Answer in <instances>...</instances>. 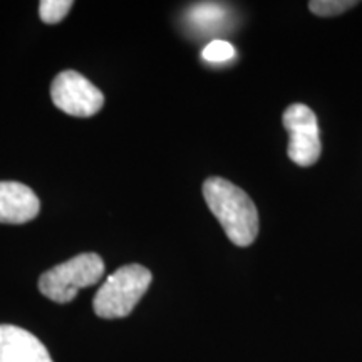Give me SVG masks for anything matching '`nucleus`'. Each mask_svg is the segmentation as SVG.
Returning <instances> with one entry per match:
<instances>
[{
  "label": "nucleus",
  "mask_w": 362,
  "mask_h": 362,
  "mask_svg": "<svg viewBox=\"0 0 362 362\" xmlns=\"http://www.w3.org/2000/svg\"><path fill=\"white\" fill-rule=\"evenodd\" d=\"M203 197L232 243L248 247L255 242L259 235V211L242 188L228 180L214 176L203 185Z\"/></svg>",
  "instance_id": "1"
},
{
  "label": "nucleus",
  "mask_w": 362,
  "mask_h": 362,
  "mask_svg": "<svg viewBox=\"0 0 362 362\" xmlns=\"http://www.w3.org/2000/svg\"><path fill=\"white\" fill-rule=\"evenodd\" d=\"M228 11L218 4H198L188 12L189 24L198 30H214L225 24Z\"/></svg>",
  "instance_id": "8"
},
{
  "label": "nucleus",
  "mask_w": 362,
  "mask_h": 362,
  "mask_svg": "<svg viewBox=\"0 0 362 362\" xmlns=\"http://www.w3.org/2000/svg\"><path fill=\"white\" fill-rule=\"evenodd\" d=\"M153 275L146 267L131 264L111 274L93 300L94 312L101 319H123L129 315L146 293Z\"/></svg>",
  "instance_id": "2"
},
{
  "label": "nucleus",
  "mask_w": 362,
  "mask_h": 362,
  "mask_svg": "<svg viewBox=\"0 0 362 362\" xmlns=\"http://www.w3.org/2000/svg\"><path fill=\"white\" fill-rule=\"evenodd\" d=\"M354 6H357L356 0H312L309 2L310 11L320 17L337 16V13L349 11Z\"/></svg>",
  "instance_id": "11"
},
{
  "label": "nucleus",
  "mask_w": 362,
  "mask_h": 362,
  "mask_svg": "<svg viewBox=\"0 0 362 362\" xmlns=\"http://www.w3.org/2000/svg\"><path fill=\"white\" fill-rule=\"evenodd\" d=\"M284 126L288 131V158L304 168L314 165L322 151L315 112L305 104H292L284 112Z\"/></svg>",
  "instance_id": "4"
},
{
  "label": "nucleus",
  "mask_w": 362,
  "mask_h": 362,
  "mask_svg": "<svg viewBox=\"0 0 362 362\" xmlns=\"http://www.w3.org/2000/svg\"><path fill=\"white\" fill-rule=\"evenodd\" d=\"M0 362H54L49 351L29 330L0 325Z\"/></svg>",
  "instance_id": "6"
},
{
  "label": "nucleus",
  "mask_w": 362,
  "mask_h": 362,
  "mask_svg": "<svg viewBox=\"0 0 362 362\" xmlns=\"http://www.w3.org/2000/svg\"><path fill=\"white\" fill-rule=\"evenodd\" d=\"M104 275V262L98 253H81L64 264L44 272L39 291L57 304H67L81 288L98 284Z\"/></svg>",
  "instance_id": "3"
},
{
  "label": "nucleus",
  "mask_w": 362,
  "mask_h": 362,
  "mask_svg": "<svg viewBox=\"0 0 362 362\" xmlns=\"http://www.w3.org/2000/svg\"><path fill=\"white\" fill-rule=\"evenodd\" d=\"M72 7L71 0H42L39 4L40 19L45 24H57L69 13Z\"/></svg>",
  "instance_id": "9"
},
{
  "label": "nucleus",
  "mask_w": 362,
  "mask_h": 362,
  "mask_svg": "<svg viewBox=\"0 0 362 362\" xmlns=\"http://www.w3.org/2000/svg\"><path fill=\"white\" fill-rule=\"evenodd\" d=\"M51 98L56 107L76 117L94 116L104 104L101 90L76 71L57 74L51 86Z\"/></svg>",
  "instance_id": "5"
},
{
  "label": "nucleus",
  "mask_w": 362,
  "mask_h": 362,
  "mask_svg": "<svg viewBox=\"0 0 362 362\" xmlns=\"http://www.w3.org/2000/svg\"><path fill=\"white\" fill-rule=\"evenodd\" d=\"M203 61L210 62V64H221V62L232 61L235 57V49L233 45L226 40H211L210 44L203 49L202 52Z\"/></svg>",
  "instance_id": "10"
},
{
  "label": "nucleus",
  "mask_w": 362,
  "mask_h": 362,
  "mask_svg": "<svg viewBox=\"0 0 362 362\" xmlns=\"http://www.w3.org/2000/svg\"><path fill=\"white\" fill-rule=\"evenodd\" d=\"M39 211L40 202L29 187L19 181H0V223H27Z\"/></svg>",
  "instance_id": "7"
}]
</instances>
